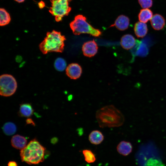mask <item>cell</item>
Returning a JSON list of instances; mask_svg holds the SVG:
<instances>
[{
    "instance_id": "obj_12",
    "label": "cell",
    "mask_w": 166,
    "mask_h": 166,
    "mask_svg": "<svg viewBox=\"0 0 166 166\" xmlns=\"http://www.w3.org/2000/svg\"><path fill=\"white\" fill-rule=\"evenodd\" d=\"M12 146L14 148L22 150L27 145V140L24 136L19 135L13 136L11 140Z\"/></svg>"
},
{
    "instance_id": "obj_7",
    "label": "cell",
    "mask_w": 166,
    "mask_h": 166,
    "mask_svg": "<svg viewBox=\"0 0 166 166\" xmlns=\"http://www.w3.org/2000/svg\"><path fill=\"white\" fill-rule=\"evenodd\" d=\"M98 47L94 40L85 42L82 49L84 55L88 57L94 56L97 53Z\"/></svg>"
},
{
    "instance_id": "obj_19",
    "label": "cell",
    "mask_w": 166,
    "mask_h": 166,
    "mask_svg": "<svg viewBox=\"0 0 166 166\" xmlns=\"http://www.w3.org/2000/svg\"><path fill=\"white\" fill-rule=\"evenodd\" d=\"M3 130L4 133L7 135H11L16 132L17 128L15 124L11 122L5 123L3 127Z\"/></svg>"
},
{
    "instance_id": "obj_10",
    "label": "cell",
    "mask_w": 166,
    "mask_h": 166,
    "mask_svg": "<svg viewBox=\"0 0 166 166\" xmlns=\"http://www.w3.org/2000/svg\"><path fill=\"white\" fill-rule=\"evenodd\" d=\"M150 23L154 29L159 30H162L164 27L165 24V21L162 15L156 14L153 15L150 20Z\"/></svg>"
},
{
    "instance_id": "obj_9",
    "label": "cell",
    "mask_w": 166,
    "mask_h": 166,
    "mask_svg": "<svg viewBox=\"0 0 166 166\" xmlns=\"http://www.w3.org/2000/svg\"><path fill=\"white\" fill-rule=\"evenodd\" d=\"M129 22V19L128 17L124 15H121L117 18L114 23L109 27L115 26L118 30L123 31L128 28Z\"/></svg>"
},
{
    "instance_id": "obj_25",
    "label": "cell",
    "mask_w": 166,
    "mask_h": 166,
    "mask_svg": "<svg viewBox=\"0 0 166 166\" xmlns=\"http://www.w3.org/2000/svg\"><path fill=\"white\" fill-rule=\"evenodd\" d=\"M14 1L18 3H22L25 0H14Z\"/></svg>"
},
{
    "instance_id": "obj_23",
    "label": "cell",
    "mask_w": 166,
    "mask_h": 166,
    "mask_svg": "<svg viewBox=\"0 0 166 166\" xmlns=\"http://www.w3.org/2000/svg\"><path fill=\"white\" fill-rule=\"evenodd\" d=\"M38 6L40 8L42 9L45 6V5L44 2L41 1L38 3Z\"/></svg>"
},
{
    "instance_id": "obj_4",
    "label": "cell",
    "mask_w": 166,
    "mask_h": 166,
    "mask_svg": "<svg viewBox=\"0 0 166 166\" xmlns=\"http://www.w3.org/2000/svg\"><path fill=\"white\" fill-rule=\"evenodd\" d=\"M69 26L73 34L76 35L87 34L98 37L102 34L100 30L94 28L89 23L86 17L81 14L76 15L74 20L70 23Z\"/></svg>"
},
{
    "instance_id": "obj_20",
    "label": "cell",
    "mask_w": 166,
    "mask_h": 166,
    "mask_svg": "<svg viewBox=\"0 0 166 166\" xmlns=\"http://www.w3.org/2000/svg\"><path fill=\"white\" fill-rule=\"evenodd\" d=\"M85 160L88 163H93L96 160L95 155L90 150L85 149L82 151Z\"/></svg>"
},
{
    "instance_id": "obj_18",
    "label": "cell",
    "mask_w": 166,
    "mask_h": 166,
    "mask_svg": "<svg viewBox=\"0 0 166 166\" xmlns=\"http://www.w3.org/2000/svg\"><path fill=\"white\" fill-rule=\"evenodd\" d=\"M0 25L4 26L8 25L11 21V18L9 13L3 8L0 9Z\"/></svg>"
},
{
    "instance_id": "obj_8",
    "label": "cell",
    "mask_w": 166,
    "mask_h": 166,
    "mask_svg": "<svg viewBox=\"0 0 166 166\" xmlns=\"http://www.w3.org/2000/svg\"><path fill=\"white\" fill-rule=\"evenodd\" d=\"M66 73L70 78L77 79L81 76L82 69L81 66L77 63H72L69 64L66 69Z\"/></svg>"
},
{
    "instance_id": "obj_21",
    "label": "cell",
    "mask_w": 166,
    "mask_h": 166,
    "mask_svg": "<svg viewBox=\"0 0 166 166\" xmlns=\"http://www.w3.org/2000/svg\"><path fill=\"white\" fill-rule=\"evenodd\" d=\"M54 66L56 69L57 71H62L66 68V63L63 58L58 57L55 61Z\"/></svg>"
},
{
    "instance_id": "obj_5",
    "label": "cell",
    "mask_w": 166,
    "mask_h": 166,
    "mask_svg": "<svg viewBox=\"0 0 166 166\" xmlns=\"http://www.w3.org/2000/svg\"><path fill=\"white\" fill-rule=\"evenodd\" d=\"M72 0H50L51 3L49 11L55 17L57 22L61 21L62 18L68 15L71 10L69 6Z\"/></svg>"
},
{
    "instance_id": "obj_17",
    "label": "cell",
    "mask_w": 166,
    "mask_h": 166,
    "mask_svg": "<svg viewBox=\"0 0 166 166\" xmlns=\"http://www.w3.org/2000/svg\"><path fill=\"white\" fill-rule=\"evenodd\" d=\"M33 112V109L30 104L24 103L21 105L19 113L22 117H29L32 116Z\"/></svg>"
},
{
    "instance_id": "obj_11",
    "label": "cell",
    "mask_w": 166,
    "mask_h": 166,
    "mask_svg": "<svg viewBox=\"0 0 166 166\" xmlns=\"http://www.w3.org/2000/svg\"><path fill=\"white\" fill-rule=\"evenodd\" d=\"M132 146L129 142L123 140L117 145V152L124 156H127L132 151Z\"/></svg>"
},
{
    "instance_id": "obj_6",
    "label": "cell",
    "mask_w": 166,
    "mask_h": 166,
    "mask_svg": "<svg viewBox=\"0 0 166 166\" xmlns=\"http://www.w3.org/2000/svg\"><path fill=\"white\" fill-rule=\"evenodd\" d=\"M17 84L15 79L12 75L3 74L0 77V94L5 97L10 96L16 92Z\"/></svg>"
},
{
    "instance_id": "obj_14",
    "label": "cell",
    "mask_w": 166,
    "mask_h": 166,
    "mask_svg": "<svg viewBox=\"0 0 166 166\" xmlns=\"http://www.w3.org/2000/svg\"><path fill=\"white\" fill-rule=\"evenodd\" d=\"M89 140L92 144L98 145L101 143L104 140V136L100 131L96 130L91 131L88 137Z\"/></svg>"
},
{
    "instance_id": "obj_1",
    "label": "cell",
    "mask_w": 166,
    "mask_h": 166,
    "mask_svg": "<svg viewBox=\"0 0 166 166\" xmlns=\"http://www.w3.org/2000/svg\"><path fill=\"white\" fill-rule=\"evenodd\" d=\"M95 116L99 126L102 128L120 127L125 121L121 112L112 105L104 106L98 109Z\"/></svg>"
},
{
    "instance_id": "obj_15",
    "label": "cell",
    "mask_w": 166,
    "mask_h": 166,
    "mask_svg": "<svg viewBox=\"0 0 166 166\" xmlns=\"http://www.w3.org/2000/svg\"><path fill=\"white\" fill-rule=\"evenodd\" d=\"M134 30L135 34L138 38H142L147 34L148 28L146 24L141 22H138L135 23Z\"/></svg>"
},
{
    "instance_id": "obj_22",
    "label": "cell",
    "mask_w": 166,
    "mask_h": 166,
    "mask_svg": "<svg viewBox=\"0 0 166 166\" xmlns=\"http://www.w3.org/2000/svg\"><path fill=\"white\" fill-rule=\"evenodd\" d=\"M138 2L140 6L143 9L150 8L153 4L152 0H138Z\"/></svg>"
},
{
    "instance_id": "obj_13",
    "label": "cell",
    "mask_w": 166,
    "mask_h": 166,
    "mask_svg": "<svg viewBox=\"0 0 166 166\" xmlns=\"http://www.w3.org/2000/svg\"><path fill=\"white\" fill-rule=\"evenodd\" d=\"M136 40L134 37L130 34H126L123 36L121 39L120 44L122 47L128 50L132 48L135 45Z\"/></svg>"
},
{
    "instance_id": "obj_3",
    "label": "cell",
    "mask_w": 166,
    "mask_h": 166,
    "mask_svg": "<svg viewBox=\"0 0 166 166\" xmlns=\"http://www.w3.org/2000/svg\"><path fill=\"white\" fill-rule=\"evenodd\" d=\"M65 36L60 32L53 30L47 32L44 40L40 44L39 48L43 54L49 52H62L64 49Z\"/></svg>"
},
{
    "instance_id": "obj_16",
    "label": "cell",
    "mask_w": 166,
    "mask_h": 166,
    "mask_svg": "<svg viewBox=\"0 0 166 166\" xmlns=\"http://www.w3.org/2000/svg\"><path fill=\"white\" fill-rule=\"evenodd\" d=\"M152 11L149 8L141 9L138 15L139 21L146 23L150 20L153 16Z\"/></svg>"
},
{
    "instance_id": "obj_24",
    "label": "cell",
    "mask_w": 166,
    "mask_h": 166,
    "mask_svg": "<svg viewBox=\"0 0 166 166\" xmlns=\"http://www.w3.org/2000/svg\"><path fill=\"white\" fill-rule=\"evenodd\" d=\"M8 166H18L17 163L14 161H10L8 163Z\"/></svg>"
},
{
    "instance_id": "obj_2",
    "label": "cell",
    "mask_w": 166,
    "mask_h": 166,
    "mask_svg": "<svg viewBox=\"0 0 166 166\" xmlns=\"http://www.w3.org/2000/svg\"><path fill=\"white\" fill-rule=\"evenodd\" d=\"M45 151V148L34 139L21 150L20 155L22 161L29 164H37L44 160Z\"/></svg>"
}]
</instances>
